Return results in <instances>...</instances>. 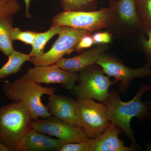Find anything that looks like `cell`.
<instances>
[{
    "label": "cell",
    "instance_id": "6da1fadb",
    "mask_svg": "<svg viewBox=\"0 0 151 151\" xmlns=\"http://www.w3.org/2000/svg\"><path fill=\"white\" fill-rule=\"evenodd\" d=\"M150 89L149 85L141 86L135 97L128 102L122 101L118 92L112 90L104 103L110 122L119 127L131 139L134 146L141 150L142 148L135 140L134 132L131 128L130 123L134 117L144 120L151 117V101L143 102L142 100L143 94Z\"/></svg>",
    "mask_w": 151,
    "mask_h": 151
},
{
    "label": "cell",
    "instance_id": "7a4b0ae2",
    "mask_svg": "<svg viewBox=\"0 0 151 151\" xmlns=\"http://www.w3.org/2000/svg\"><path fill=\"white\" fill-rule=\"evenodd\" d=\"M54 87H44L28 78H17L12 82L6 81L3 85V92L5 97L12 102H22L25 105L34 120L51 117L41 100L44 94L49 96L56 92Z\"/></svg>",
    "mask_w": 151,
    "mask_h": 151
},
{
    "label": "cell",
    "instance_id": "3957f363",
    "mask_svg": "<svg viewBox=\"0 0 151 151\" xmlns=\"http://www.w3.org/2000/svg\"><path fill=\"white\" fill-rule=\"evenodd\" d=\"M31 114L24 103L13 102L0 108V141L16 151L25 135L32 128Z\"/></svg>",
    "mask_w": 151,
    "mask_h": 151
},
{
    "label": "cell",
    "instance_id": "277c9868",
    "mask_svg": "<svg viewBox=\"0 0 151 151\" xmlns=\"http://www.w3.org/2000/svg\"><path fill=\"white\" fill-rule=\"evenodd\" d=\"M75 84L71 91L77 98H88L105 103L110 94V88L117 83L111 81L100 65L92 64L79 72Z\"/></svg>",
    "mask_w": 151,
    "mask_h": 151
},
{
    "label": "cell",
    "instance_id": "5b68a950",
    "mask_svg": "<svg viewBox=\"0 0 151 151\" xmlns=\"http://www.w3.org/2000/svg\"><path fill=\"white\" fill-rule=\"evenodd\" d=\"M76 125L90 139L101 135L112 123L104 103H97L88 98L76 99Z\"/></svg>",
    "mask_w": 151,
    "mask_h": 151
},
{
    "label": "cell",
    "instance_id": "8992f818",
    "mask_svg": "<svg viewBox=\"0 0 151 151\" xmlns=\"http://www.w3.org/2000/svg\"><path fill=\"white\" fill-rule=\"evenodd\" d=\"M109 8L94 11H65L57 14L52 26L67 27L92 33L107 28Z\"/></svg>",
    "mask_w": 151,
    "mask_h": 151
},
{
    "label": "cell",
    "instance_id": "52a82bcc",
    "mask_svg": "<svg viewBox=\"0 0 151 151\" xmlns=\"http://www.w3.org/2000/svg\"><path fill=\"white\" fill-rule=\"evenodd\" d=\"M108 8L107 28L116 35L129 36L138 30L142 29L136 9V0L114 1Z\"/></svg>",
    "mask_w": 151,
    "mask_h": 151
},
{
    "label": "cell",
    "instance_id": "ba28073f",
    "mask_svg": "<svg viewBox=\"0 0 151 151\" xmlns=\"http://www.w3.org/2000/svg\"><path fill=\"white\" fill-rule=\"evenodd\" d=\"M96 64L103 68L105 74L115 78L119 84V92L123 94L127 92L133 79L151 76V62L149 60L142 67L134 69L127 67L114 55L104 52Z\"/></svg>",
    "mask_w": 151,
    "mask_h": 151
},
{
    "label": "cell",
    "instance_id": "9c48e42d",
    "mask_svg": "<svg viewBox=\"0 0 151 151\" xmlns=\"http://www.w3.org/2000/svg\"><path fill=\"white\" fill-rule=\"evenodd\" d=\"M91 33L83 30L63 27L59 36L51 49L40 56L31 57L29 60L35 66L55 64L65 55L73 51L76 45L84 36Z\"/></svg>",
    "mask_w": 151,
    "mask_h": 151
},
{
    "label": "cell",
    "instance_id": "30bf717a",
    "mask_svg": "<svg viewBox=\"0 0 151 151\" xmlns=\"http://www.w3.org/2000/svg\"><path fill=\"white\" fill-rule=\"evenodd\" d=\"M32 129L50 136H53L65 143L85 142L90 139L84 130L76 125L51 117L35 119L32 122Z\"/></svg>",
    "mask_w": 151,
    "mask_h": 151
},
{
    "label": "cell",
    "instance_id": "8fae6325",
    "mask_svg": "<svg viewBox=\"0 0 151 151\" xmlns=\"http://www.w3.org/2000/svg\"><path fill=\"white\" fill-rule=\"evenodd\" d=\"M22 77L31 79L38 84H58L68 90H71L78 78L77 73L68 72L57 64L35 66L29 68Z\"/></svg>",
    "mask_w": 151,
    "mask_h": 151
},
{
    "label": "cell",
    "instance_id": "7c38bea8",
    "mask_svg": "<svg viewBox=\"0 0 151 151\" xmlns=\"http://www.w3.org/2000/svg\"><path fill=\"white\" fill-rule=\"evenodd\" d=\"M65 143L32 128L22 139L16 151H60Z\"/></svg>",
    "mask_w": 151,
    "mask_h": 151
},
{
    "label": "cell",
    "instance_id": "4fadbf2b",
    "mask_svg": "<svg viewBox=\"0 0 151 151\" xmlns=\"http://www.w3.org/2000/svg\"><path fill=\"white\" fill-rule=\"evenodd\" d=\"M121 129L114 124L110 126L100 136L89 139L90 151H134L136 147H129L124 145L119 136Z\"/></svg>",
    "mask_w": 151,
    "mask_h": 151
},
{
    "label": "cell",
    "instance_id": "5bb4252c",
    "mask_svg": "<svg viewBox=\"0 0 151 151\" xmlns=\"http://www.w3.org/2000/svg\"><path fill=\"white\" fill-rule=\"evenodd\" d=\"M108 44L97 46L81 54L68 58H63L56 63L60 68L68 72L77 73L92 64H96L100 57L108 48Z\"/></svg>",
    "mask_w": 151,
    "mask_h": 151
},
{
    "label": "cell",
    "instance_id": "9a60e30c",
    "mask_svg": "<svg viewBox=\"0 0 151 151\" xmlns=\"http://www.w3.org/2000/svg\"><path fill=\"white\" fill-rule=\"evenodd\" d=\"M48 100L46 107L52 116L76 125V100L66 95L54 94L49 96Z\"/></svg>",
    "mask_w": 151,
    "mask_h": 151
},
{
    "label": "cell",
    "instance_id": "2e32d148",
    "mask_svg": "<svg viewBox=\"0 0 151 151\" xmlns=\"http://www.w3.org/2000/svg\"><path fill=\"white\" fill-rule=\"evenodd\" d=\"M12 17H0V51L8 56L14 50L12 39L14 29Z\"/></svg>",
    "mask_w": 151,
    "mask_h": 151
},
{
    "label": "cell",
    "instance_id": "e0dca14e",
    "mask_svg": "<svg viewBox=\"0 0 151 151\" xmlns=\"http://www.w3.org/2000/svg\"><path fill=\"white\" fill-rule=\"evenodd\" d=\"M8 56L7 62L0 68V79L18 73L22 65L25 62L29 61L31 58L29 54H24L15 50Z\"/></svg>",
    "mask_w": 151,
    "mask_h": 151
},
{
    "label": "cell",
    "instance_id": "ac0fdd59",
    "mask_svg": "<svg viewBox=\"0 0 151 151\" xmlns=\"http://www.w3.org/2000/svg\"><path fill=\"white\" fill-rule=\"evenodd\" d=\"M62 28L63 27L52 26L45 32L37 33L29 54L31 57L39 56L43 54L47 43L55 35L59 34Z\"/></svg>",
    "mask_w": 151,
    "mask_h": 151
},
{
    "label": "cell",
    "instance_id": "d6986e66",
    "mask_svg": "<svg viewBox=\"0 0 151 151\" xmlns=\"http://www.w3.org/2000/svg\"><path fill=\"white\" fill-rule=\"evenodd\" d=\"M136 5L142 29L151 30V0H136Z\"/></svg>",
    "mask_w": 151,
    "mask_h": 151
},
{
    "label": "cell",
    "instance_id": "ffe728a7",
    "mask_svg": "<svg viewBox=\"0 0 151 151\" xmlns=\"http://www.w3.org/2000/svg\"><path fill=\"white\" fill-rule=\"evenodd\" d=\"M61 6L65 11H96L97 0H60Z\"/></svg>",
    "mask_w": 151,
    "mask_h": 151
},
{
    "label": "cell",
    "instance_id": "44dd1931",
    "mask_svg": "<svg viewBox=\"0 0 151 151\" xmlns=\"http://www.w3.org/2000/svg\"><path fill=\"white\" fill-rule=\"evenodd\" d=\"M21 9L17 0H0V17H13L18 13Z\"/></svg>",
    "mask_w": 151,
    "mask_h": 151
},
{
    "label": "cell",
    "instance_id": "7402d4cb",
    "mask_svg": "<svg viewBox=\"0 0 151 151\" xmlns=\"http://www.w3.org/2000/svg\"><path fill=\"white\" fill-rule=\"evenodd\" d=\"M37 32L31 31H22L19 28H14L12 33V39L13 41L19 40L27 45L32 46L34 42Z\"/></svg>",
    "mask_w": 151,
    "mask_h": 151
},
{
    "label": "cell",
    "instance_id": "603a6c76",
    "mask_svg": "<svg viewBox=\"0 0 151 151\" xmlns=\"http://www.w3.org/2000/svg\"><path fill=\"white\" fill-rule=\"evenodd\" d=\"M60 151H90L89 139L77 143H65Z\"/></svg>",
    "mask_w": 151,
    "mask_h": 151
},
{
    "label": "cell",
    "instance_id": "cb8c5ba5",
    "mask_svg": "<svg viewBox=\"0 0 151 151\" xmlns=\"http://www.w3.org/2000/svg\"><path fill=\"white\" fill-rule=\"evenodd\" d=\"M92 36L94 44H108L112 42V34L108 32H96Z\"/></svg>",
    "mask_w": 151,
    "mask_h": 151
},
{
    "label": "cell",
    "instance_id": "d4e9b609",
    "mask_svg": "<svg viewBox=\"0 0 151 151\" xmlns=\"http://www.w3.org/2000/svg\"><path fill=\"white\" fill-rule=\"evenodd\" d=\"M94 44V40L92 38V33L87 34L82 37L81 40L76 45L73 50L80 51L85 49L92 47Z\"/></svg>",
    "mask_w": 151,
    "mask_h": 151
},
{
    "label": "cell",
    "instance_id": "484cf974",
    "mask_svg": "<svg viewBox=\"0 0 151 151\" xmlns=\"http://www.w3.org/2000/svg\"><path fill=\"white\" fill-rule=\"evenodd\" d=\"M148 36V39H143L142 45L144 51L148 57V60L151 62V30L145 32Z\"/></svg>",
    "mask_w": 151,
    "mask_h": 151
},
{
    "label": "cell",
    "instance_id": "4316f807",
    "mask_svg": "<svg viewBox=\"0 0 151 151\" xmlns=\"http://www.w3.org/2000/svg\"><path fill=\"white\" fill-rule=\"evenodd\" d=\"M25 4V14L26 16L28 18H30L31 17V14L29 13L30 4L31 0H24Z\"/></svg>",
    "mask_w": 151,
    "mask_h": 151
},
{
    "label": "cell",
    "instance_id": "83f0119b",
    "mask_svg": "<svg viewBox=\"0 0 151 151\" xmlns=\"http://www.w3.org/2000/svg\"><path fill=\"white\" fill-rule=\"evenodd\" d=\"M0 151H10V150L0 141Z\"/></svg>",
    "mask_w": 151,
    "mask_h": 151
},
{
    "label": "cell",
    "instance_id": "f1b7e54d",
    "mask_svg": "<svg viewBox=\"0 0 151 151\" xmlns=\"http://www.w3.org/2000/svg\"><path fill=\"white\" fill-rule=\"evenodd\" d=\"M146 149V151H151V142L147 143Z\"/></svg>",
    "mask_w": 151,
    "mask_h": 151
}]
</instances>
